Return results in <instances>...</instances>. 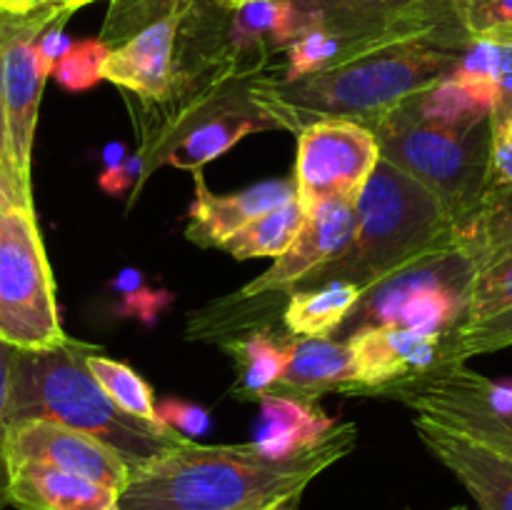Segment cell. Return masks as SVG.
<instances>
[{"label":"cell","mask_w":512,"mask_h":510,"mask_svg":"<svg viewBox=\"0 0 512 510\" xmlns=\"http://www.w3.org/2000/svg\"><path fill=\"white\" fill-rule=\"evenodd\" d=\"M450 335L403 325H363L348 338L355 358L353 395H383L450 365Z\"/></svg>","instance_id":"obj_12"},{"label":"cell","mask_w":512,"mask_h":510,"mask_svg":"<svg viewBox=\"0 0 512 510\" xmlns=\"http://www.w3.org/2000/svg\"><path fill=\"white\" fill-rule=\"evenodd\" d=\"M158 415L163 418V423L168 425V428L178 430V433L185 435L188 440L205 435L210 428L208 410L200 408V405L185 403V400H163V403H158Z\"/></svg>","instance_id":"obj_34"},{"label":"cell","mask_w":512,"mask_h":510,"mask_svg":"<svg viewBox=\"0 0 512 510\" xmlns=\"http://www.w3.org/2000/svg\"><path fill=\"white\" fill-rule=\"evenodd\" d=\"M475 265L463 248L408 270L365 295L353 310L360 325H403L453 333L468 315V290Z\"/></svg>","instance_id":"obj_8"},{"label":"cell","mask_w":512,"mask_h":510,"mask_svg":"<svg viewBox=\"0 0 512 510\" xmlns=\"http://www.w3.org/2000/svg\"><path fill=\"white\" fill-rule=\"evenodd\" d=\"M48 3H58L68 10H78V8H83V5L95 3V0H48Z\"/></svg>","instance_id":"obj_42"},{"label":"cell","mask_w":512,"mask_h":510,"mask_svg":"<svg viewBox=\"0 0 512 510\" xmlns=\"http://www.w3.org/2000/svg\"><path fill=\"white\" fill-rule=\"evenodd\" d=\"M68 18H70V15L55 20V23L48 25V28H45L43 33H40V38H38L40 60H43V65L48 68L50 75H53L55 65L60 63V58H63V55L70 50V45H73V40H70L68 35H65V30H63V23Z\"/></svg>","instance_id":"obj_35"},{"label":"cell","mask_w":512,"mask_h":510,"mask_svg":"<svg viewBox=\"0 0 512 510\" xmlns=\"http://www.w3.org/2000/svg\"><path fill=\"white\" fill-rule=\"evenodd\" d=\"M8 505V468H5V435H0V510Z\"/></svg>","instance_id":"obj_40"},{"label":"cell","mask_w":512,"mask_h":510,"mask_svg":"<svg viewBox=\"0 0 512 510\" xmlns=\"http://www.w3.org/2000/svg\"><path fill=\"white\" fill-rule=\"evenodd\" d=\"M30 10L28 13H13V10H0V43H3L8 35H13L15 30L20 28V25L28 20Z\"/></svg>","instance_id":"obj_39"},{"label":"cell","mask_w":512,"mask_h":510,"mask_svg":"<svg viewBox=\"0 0 512 510\" xmlns=\"http://www.w3.org/2000/svg\"><path fill=\"white\" fill-rule=\"evenodd\" d=\"M290 5L300 35L313 28L338 35L345 40V58L385 35L425 28L453 15L450 0H290Z\"/></svg>","instance_id":"obj_13"},{"label":"cell","mask_w":512,"mask_h":510,"mask_svg":"<svg viewBox=\"0 0 512 510\" xmlns=\"http://www.w3.org/2000/svg\"><path fill=\"white\" fill-rule=\"evenodd\" d=\"M48 0H0V10H13V13H28V10L40 8Z\"/></svg>","instance_id":"obj_41"},{"label":"cell","mask_w":512,"mask_h":510,"mask_svg":"<svg viewBox=\"0 0 512 510\" xmlns=\"http://www.w3.org/2000/svg\"><path fill=\"white\" fill-rule=\"evenodd\" d=\"M220 3H223L225 8H233V10H238L240 5H245V3H248V0H220Z\"/></svg>","instance_id":"obj_43"},{"label":"cell","mask_w":512,"mask_h":510,"mask_svg":"<svg viewBox=\"0 0 512 510\" xmlns=\"http://www.w3.org/2000/svg\"><path fill=\"white\" fill-rule=\"evenodd\" d=\"M373 130L380 155L423 183L460 230L478 215L490 190V120L473 128H445L388 113Z\"/></svg>","instance_id":"obj_5"},{"label":"cell","mask_w":512,"mask_h":510,"mask_svg":"<svg viewBox=\"0 0 512 510\" xmlns=\"http://www.w3.org/2000/svg\"><path fill=\"white\" fill-rule=\"evenodd\" d=\"M275 510H298V503H285V505H280V508H275Z\"/></svg>","instance_id":"obj_44"},{"label":"cell","mask_w":512,"mask_h":510,"mask_svg":"<svg viewBox=\"0 0 512 510\" xmlns=\"http://www.w3.org/2000/svg\"><path fill=\"white\" fill-rule=\"evenodd\" d=\"M353 233L355 203H350V200H323V203H315L313 208H308V218H305L303 230L290 243V248L283 255H278L275 263L263 275H258L248 285L235 290L233 295L215 303L220 308L233 310L223 313V310L208 308L200 310V313H193L188 328L190 335L193 338H208L220 323L235 318L238 313L243 315V320L235 328V335L245 325L258 323L260 310L275 308L280 298L288 300L290 293L298 290L310 275L318 273L328 263H333L348 248L350 240H353Z\"/></svg>","instance_id":"obj_6"},{"label":"cell","mask_w":512,"mask_h":510,"mask_svg":"<svg viewBox=\"0 0 512 510\" xmlns=\"http://www.w3.org/2000/svg\"><path fill=\"white\" fill-rule=\"evenodd\" d=\"M380 158V143L368 125L348 118L315 120L298 133V198L305 208L323 200L358 203Z\"/></svg>","instance_id":"obj_9"},{"label":"cell","mask_w":512,"mask_h":510,"mask_svg":"<svg viewBox=\"0 0 512 510\" xmlns=\"http://www.w3.org/2000/svg\"><path fill=\"white\" fill-rule=\"evenodd\" d=\"M18 205L33 208V205H28L23 198H20V193H18V188H15L13 178H10V175L5 173L3 168H0V213H8L10 208H18Z\"/></svg>","instance_id":"obj_37"},{"label":"cell","mask_w":512,"mask_h":510,"mask_svg":"<svg viewBox=\"0 0 512 510\" xmlns=\"http://www.w3.org/2000/svg\"><path fill=\"white\" fill-rule=\"evenodd\" d=\"M8 505L18 510H118L120 495L95 480L28 458H5Z\"/></svg>","instance_id":"obj_19"},{"label":"cell","mask_w":512,"mask_h":510,"mask_svg":"<svg viewBox=\"0 0 512 510\" xmlns=\"http://www.w3.org/2000/svg\"><path fill=\"white\" fill-rule=\"evenodd\" d=\"M220 345L235 360L238 380H235L233 393L238 398L260 400L273 393L288 360V338L273 335L265 328H255L253 333L235 335Z\"/></svg>","instance_id":"obj_23"},{"label":"cell","mask_w":512,"mask_h":510,"mask_svg":"<svg viewBox=\"0 0 512 510\" xmlns=\"http://www.w3.org/2000/svg\"><path fill=\"white\" fill-rule=\"evenodd\" d=\"M460 248V225L448 208L423 183L380 158L355 203L350 245L300 288L343 280L365 298L388 280Z\"/></svg>","instance_id":"obj_3"},{"label":"cell","mask_w":512,"mask_h":510,"mask_svg":"<svg viewBox=\"0 0 512 510\" xmlns=\"http://www.w3.org/2000/svg\"><path fill=\"white\" fill-rule=\"evenodd\" d=\"M355 358L348 340L328 335L315 338H288V360L273 393L300 400H318L325 393L355 390Z\"/></svg>","instance_id":"obj_20"},{"label":"cell","mask_w":512,"mask_h":510,"mask_svg":"<svg viewBox=\"0 0 512 510\" xmlns=\"http://www.w3.org/2000/svg\"><path fill=\"white\" fill-rule=\"evenodd\" d=\"M3 215H5V213H0V223H3Z\"/></svg>","instance_id":"obj_46"},{"label":"cell","mask_w":512,"mask_h":510,"mask_svg":"<svg viewBox=\"0 0 512 510\" xmlns=\"http://www.w3.org/2000/svg\"><path fill=\"white\" fill-rule=\"evenodd\" d=\"M13 348L0 338V435L8 430V400H10V370H13Z\"/></svg>","instance_id":"obj_36"},{"label":"cell","mask_w":512,"mask_h":510,"mask_svg":"<svg viewBox=\"0 0 512 510\" xmlns=\"http://www.w3.org/2000/svg\"><path fill=\"white\" fill-rule=\"evenodd\" d=\"M0 168L13 178L15 183V175H13V163H10V143H8V120H5V105H3V95H0ZM18 188V183H15ZM20 193V190H18ZM23 198V195H20Z\"/></svg>","instance_id":"obj_38"},{"label":"cell","mask_w":512,"mask_h":510,"mask_svg":"<svg viewBox=\"0 0 512 510\" xmlns=\"http://www.w3.org/2000/svg\"><path fill=\"white\" fill-rule=\"evenodd\" d=\"M185 3H178L145 28L130 35L125 43L110 50L103 68V80L140 95L145 103H163L170 98L178 80L175 43L183 25Z\"/></svg>","instance_id":"obj_16"},{"label":"cell","mask_w":512,"mask_h":510,"mask_svg":"<svg viewBox=\"0 0 512 510\" xmlns=\"http://www.w3.org/2000/svg\"><path fill=\"white\" fill-rule=\"evenodd\" d=\"M275 128L263 110L255 108L245 85L243 95H223L220 100H205L193 115H185L178 128L160 138L155 148V163H168L195 173L210 160L228 153L238 140L255 130Z\"/></svg>","instance_id":"obj_14"},{"label":"cell","mask_w":512,"mask_h":510,"mask_svg":"<svg viewBox=\"0 0 512 510\" xmlns=\"http://www.w3.org/2000/svg\"><path fill=\"white\" fill-rule=\"evenodd\" d=\"M360 300V288L343 280L293 290L283 308V323L298 338L330 335L350 318Z\"/></svg>","instance_id":"obj_22"},{"label":"cell","mask_w":512,"mask_h":510,"mask_svg":"<svg viewBox=\"0 0 512 510\" xmlns=\"http://www.w3.org/2000/svg\"><path fill=\"white\" fill-rule=\"evenodd\" d=\"M415 433L465 485L480 510H512V458L425 415H415Z\"/></svg>","instance_id":"obj_17"},{"label":"cell","mask_w":512,"mask_h":510,"mask_svg":"<svg viewBox=\"0 0 512 510\" xmlns=\"http://www.w3.org/2000/svg\"><path fill=\"white\" fill-rule=\"evenodd\" d=\"M468 45L470 38L450 15L375 40L308 78H255L248 95L275 128L293 133L323 118H348L373 128L415 93L453 75Z\"/></svg>","instance_id":"obj_1"},{"label":"cell","mask_w":512,"mask_h":510,"mask_svg":"<svg viewBox=\"0 0 512 510\" xmlns=\"http://www.w3.org/2000/svg\"><path fill=\"white\" fill-rule=\"evenodd\" d=\"M0 338L15 348H53L68 340L35 208H10L0 223Z\"/></svg>","instance_id":"obj_7"},{"label":"cell","mask_w":512,"mask_h":510,"mask_svg":"<svg viewBox=\"0 0 512 510\" xmlns=\"http://www.w3.org/2000/svg\"><path fill=\"white\" fill-rule=\"evenodd\" d=\"M73 10L58 3H45L30 10L28 20L13 35L0 43V95L8 120L10 163H13L15 183L28 205H33L30 188V168H33V140L38 125V108L43 85L48 80V68L38 53V38L48 25L65 18Z\"/></svg>","instance_id":"obj_10"},{"label":"cell","mask_w":512,"mask_h":510,"mask_svg":"<svg viewBox=\"0 0 512 510\" xmlns=\"http://www.w3.org/2000/svg\"><path fill=\"white\" fill-rule=\"evenodd\" d=\"M448 510H468V508H463V505H455V508H448Z\"/></svg>","instance_id":"obj_45"},{"label":"cell","mask_w":512,"mask_h":510,"mask_svg":"<svg viewBox=\"0 0 512 510\" xmlns=\"http://www.w3.org/2000/svg\"><path fill=\"white\" fill-rule=\"evenodd\" d=\"M460 65L493 78L498 100L490 123L512 120V43H483V40L470 43Z\"/></svg>","instance_id":"obj_29"},{"label":"cell","mask_w":512,"mask_h":510,"mask_svg":"<svg viewBox=\"0 0 512 510\" xmlns=\"http://www.w3.org/2000/svg\"><path fill=\"white\" fill-rule=\"evenodd\" d=\"M295 195H298L295 178L263 180L238 193L215 195L205 183L203 170H195V200L190 205L185 235L200 248H223L225 240L238 233L243 225L288 203Z\"/></svg>","instance_id":"obj_18"},{"label":"cell","mask_w":512,"mask_h":510,"mask_svg":"<svg viewBox=\"0 0 512 510\" xmlns=\"http://www.w3.org/2000/svg\"><path fill=\"white\" fill-rule=\"evenodd\" d=\"M90 345L65 340L53 348H13L8 425L18 420H50L103 440L130 468L150 463L165 450L188 443L173 428H155L123 413L90 373Z\"/></svg>","instance_id":"obj_4"},{"label":"cell","mask_w":512,"mask_h":510,"mask_svg":"<svg viewBox=\"0 0 512 510\" xmlns=\"http://www.w3.org/2000/svg\"><path fill=\"white\" fill-rule=\"evenodd\" d=\"M508 345H512V310L483 323H463L450 335V365H460L475 355L503 350Z\"/></svg>","instance_id":"obj_31"},{"label":"cell","mask_w":512,"mask_h":510,"mask_svg":"<svg viewBox=\"0 0 512 510\" xmlns=\"http://www.w3.org/2000/svg\"><path fill=\"white\" fill-rule=\"evenodd\" d=\"M470 43H512V0H450Z\"/></svg>","instance_id":"obj_28"},{"label":"cell","mask_w":512,"mask_h":510,"mask_svg":"<svg viewBox=\"0 0 512 510\" xmlns=\"http://www.w3.org/2000/svg\"><path fill=\"white\" fill-rule=\"evenodd\" d=\"M258 403L263 410V420H260V433L253 443L275 458H288V455L315 448L338 425L313 400L268 393Z\"/></svg>","instance_id":"obj_21"},{"label":"cell","mask_w":512,"mask_h":510,"mask_svg":"<svg viewBox=\"0 0 512 510\" xmlns=\"http://www.w3.org/2000/svg\"><path fill=\"white\" fill-rule=\"evenodd\" d=\"M278 508H280V505H278ZM273 510H275V508H273Z\"/></svg>","instance_id":"obj_47"},{"label":"cell","mask_w":512,"mask_h":510,"mask_svg":"<svg viewBox=\"0 0 512 510\" xmlns=\"http://www.w3.org/2000/svg\"><path fill=\"white\" fill-rule=\"evenodd\" d=\"M85 363H88L90 373L95 375L100 388L108 393V398L113 400L123 413L133 415V418L138 420H145V423L155 425V428H168V425L163 423V418L158 415L153 390L145 383L143 375H138L130 365L120 363V360L100 355L95 348L90 350Z\"/></svg>","instance_id":"obj_26"},{"label":"cell","mask_w":512,"mask_h":510,"mask_svg":"<svg viewBox=\"0 0 512 510\" xmlns=\"http://www.w3.org/2000/svg\"><path fill=\"white\" fill-rule=\"evenodd\" d=\"M358 443V425L338 423L315 448L275 458L255 443L165 450L133 470L118 510H273L298 503L323 470Z\"/></svg>","instance_id":"obj_2"},{"label":"cell","mask_w":512,"mask_h":510,"mask_svg":"<svg viewBox=\"0 0 512 510\" xmlns=\"http://www.w3.org/2000/svg\"><path fill=\"white\" fill-rule=\"evenodd\" d=\"M110 50L113 48H108L105 40H78V43L70 45L68 53H65L63 58H60V63L55 65V80H58L65 90H73V93L93 88L95 83L103 80V68Z\"/></svg>","instance_id":"obj_32"},{"label":"cell","mask_w":512,"mask_h":510,"mask_svg":"<svg viewBox=\"0 0 512 510\" xmlns=\"http://www.w3.org/2000/svg\"><path fill=\"white\" fill-rule=\"evenodd\" d=\"M305 218H308V208L295 195L288 203L278 205V208L268 210L260 218L243 225L238 233L225 240L220 250L233 255L235 260L278 258L298 238V233L305 225Z\"/></svg>","instance_id":"obj_24"},{"label":"cell","mask_w":512,"mask_h":510,"mask_svg":"<svg viewBox=\"0 0 512 510\" xmlns=\"http://www.w3.org/2000/svg\"><path fill=\"white\" fill-rule=\"evenodd\" d=\"M383 395L512 458V408L488 403L475 385V373L465 368V363L445 365L423 378L385 390Z\"/></svg>","instance_id":"obj_11"},{"label":"cell","mask_w":512,"mask_h":510,"mask_svg":"<svg viewBox=\"0 0 512 510\" xmlns=\"http://www.w3.org/2000/svg\"><path fill=\"white\" fill-rule=\"evenodd\" d=\"M460 243L475 270L512 258V190H488L483 208L460 230Z\"/></svg>","instance_id":"obj_25"},{"label":"cell","mask_w":512,"mask_h":510,"mask_svg":"<svg viewBox=\"0 0 512 510\" xmlns=\"http://www.w3.org/2000/svg\"><path fill=\"white\" fill-rule=\"evenodd\" d=\"M490 128V190H512V120Z\"/></svg>","instance_id":"obj_33"},{"label":"cell","mask_w":512,"mask_h":510,"mask_svg":"<svg viewBox=\"0 0 512 510\" xmlns=\"http://www.w3.org/2000/svg\"><path fill=\"white\" fill-rule=\"evenodd\" d=\"M512 310V258L495 260L473 273L465 323H483Z\"/></svg>","instance_id":"obj_27"},{"label":"cell","mask_w":512,"mask_h":510,"mask_svg":"<svg viewBox=\"0 0 512 510\" xmlns=\"http://www.w3.org/2000/svg\"><path fill=\"white\" fill-rule=\"evenodd\" d=\"M5 458H28L123 493L133 468L103 440L50 420H18L5 430Z\"/></svg>","instance_id":"obj_15"},{"label":"cell","mask_w":512,"mask_h":510,"mask_svg":"<svg viewBox=\"0 0 512 510\" xmlns=\"http://www.w3.org/2000/svg\"><path fill=\"white\" fill-rule=\"evenodd\" d=\"M285 55H288V68H285L283 78H308L320 70L333 68L335 63L345 58V40L323 28H313L300 35L298 40H293L285 48Z\"/></svg>","instance_id":"obj_30"}]
</instances>
